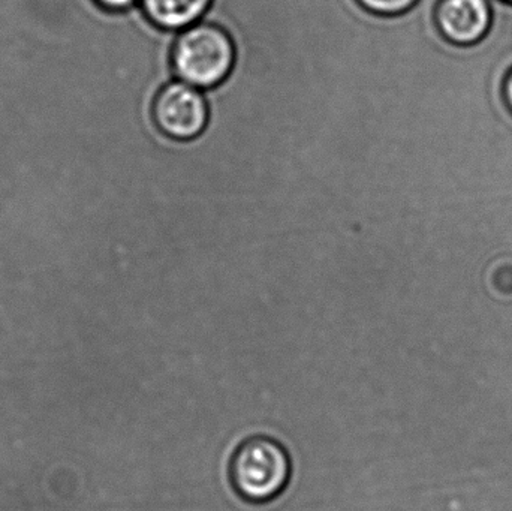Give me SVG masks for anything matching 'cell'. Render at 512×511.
Wrapping results in <instances>:
<instances>
[{
    "label": "cell",
    "instance_id": "cell-1",
    "mask_svg": "<svg viewBox=\"0 0 512 511\" xmlns=\"http://www.w3.org/2000/svg\"><path fill=\"white\" fill-rule=\"evenodd\" d=\"M233 36L215 23L186 27L174 41L171 63L177 80L206 90L221 86L236 65Z\"/></svg>",
    "mask_w": 512,
    "mask_h": 511
},
{
    "label": "cell",
    "instance_id": "cell-2",
    "mask_svg": "<svg viewBox=\"0 0 512 511\" xmlns=\"http://www.w3.org/2000/svg\"><path fill=\"white\" fill-rule=\"evenodd\" d=\"M291 459L282 444L267 437L243 441L230 462V482L242 500L264 504L279 497L291 479Z\"/></svg>",
    "mask_w": 512,
    "mask_h": 511
},
{
    "label": "cell",
    "instance_id": "cell-3",
    "mask_svg": "<svg viewBox=\"0 0 512 511\" xmlns=\"http://www.w3.org/2000/svg\"><path fill=\"white\" fill-rule=\"evenodd\" d=\"M156 128L176 141H191L206 131L210 107L203 90L176 80L165 84L152 107Z\"/></svg>",
    "mask_w": 512,
    "mask_h": 511
},
{
    "label": "cell",
    "instance_id": "cell-4",
    "mask_svg": "<svg viewBox=\"0 0 512 511\" xmlns=\"http://www.w3.org/2000/svg\"><path fill=\"white\" fill-rule=\"evenodd\" d=\"M492 23L489 0H439L435 8L439 35L456 47H472L483 41Z\"/></svg>",
    "mask_w": 512,
    "mask_h": 511
},
{
    "label": "cell",
    "instance_id": "cell-5",
    "mask_svg": "<svg viewBox=\"0 0 512 511\" xmlns=\"http://www.w3.org/2000/svg\"><path fill=\"white\" fill-rule=\"evenodd\" d=\"M143 14L153 26L180 30L200 23L213 0H140Z\"/></svg>",
    "mask_w": 512,
    "mask_h": 511
},
{
    "label": "cell",
    "instance_id": "cell-6",
    "mask_svg": "<svg viewBox=\"0 0 512 511\" xmlns=\"http://www.w3.org/2000/svg\"><path fill=\"white\" fill-rule=\"evenodd\" d=\"M361 8L370 14L382 15V17H394L402 15L417 5L418 0H357Z\"/></svg>",
    "mask_w": 512,
    "mask_h": 511
},
{
    "label": "cell",
    "instance_id": "cell-7",
    "mask_svg": "<svg viewBox=\"0 0 512 511\" xmlns=\"http://www.w3.org/2000/svg\"><path fill=\"white\" fill-rule=\"evenodd\" d=\"M92 2L105 14H123L134 8L140 0H92Z\"/></svg>",
    "mask_w": 512,
    "mask_h": 511
},
{
    "label": "cell",
    "instance_id": "cell-8",
    "mask_svg": "<svg viewBox=\"0 0 512 511\" xmlns=\"http://www.w3.org/2000/svg\"><path fill=\"white\" fill-rule=\"evenodd\" d=\"M504 99L505 102H507V107L510 108L512 113V69L508 72L507 78H505Z\"/></svg>",
    "mask_w": 512,
    "mask_h": 511
},
{
    "label": "cell",
    "instance_id": "cell-9",
    "mask_svg": "<svg viewBox=\"0 0 512 511\" xmlns=\"http://www.w3.org/2000/svg\"><path fill=\"white\" fill-rule=\"evenodd\" d=\"M504 2L512 3V0H504Z\"/></svg>",
    "mask_w": 512,
    "mask_h": 511
}]
</instances>
